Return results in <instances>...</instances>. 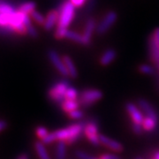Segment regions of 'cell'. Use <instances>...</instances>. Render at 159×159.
<instances>
[{
  "label": "cell",
  "instance_id": "25",
  "mask_svg": "<svg viewBox=\"0 0 159 159\" xmlns=\"http://www.w3.org/2000/svg\"><path fill=\"white\" fill-rule=\"evenodd\" d=\"M34 134H35L36 137L39 139L40 141H43V140H44L46 138V136L50 134V132L47 130V128H45L44 126H43V125H38V126H36V128H35V130H34Z\"/></svg>",
  "mask_w": 159,
  "mask_h": 159
},
{
  "label": "cell",
  "instance_id": "15",
  "mask_svg": "<svg viewBox=\"0 0 159 159\" xmlns=\"http://www.w3.org/2000/svg\"><path fill=\"white\" fill-rule=\"evenodd\" d=\"M62 58L64 64L66 66V68L67 70L69 77H71L73 79H76L78 77V70L76 68V66L74 65L73 59L68 55H64Z\"/></svg>",
  "mask_w": 159,
  "mask_h": 159
},
{
  "label": "cell",
  "instance_id": "16",
  "mask_svg": "<svg viewBox=\"0 0 159 159\" xmlns=\"http://www.w3.org/2000/svg\"><path fill=\"white\" fill-rule=\"evenodd\" d=\"M65 39H68L72 42H74L76 43H79V44H81V45L87 46V43H86V41L83 37L82 34L80 33H78L76 31H74V30H70V29H67L66 31V34H65Z\"/></svg>",
  "mask_w": 159,
  "mask_h": 159
},
{
  "label": "cell",
  "instance_id": "11",
  "mask_svg": "<svg viewBox=\"0 0 159 159\" xmlns=\"http://www.w3.org/2000/svg\"><path fill=\"white\" fill-rule=\"evenodd\" d=\"M125 110H126L127 113L130 115L133 122L142 125V122H143V119H144V117L142 115V111L138 108L134 103H133V102H127L125 104Z\"/></svg>",
  "mask_w": 159,
  "mask_h": 159
},
{
  "label": "cell",
  "instance_id": "12",
  "mask_svg": "<svg viewBox=\"0 0 159 159\" xmlns=\"http://www.w3.org/2000/svg\"><path fill=\"white\" fill-rule=\"evenodd\" d=\"M100 142L101 144H102L103 146H105L106 148H110L113 151L116 152H122L124 150L123 148V145L119 142L118 141H115L111 138H109V137L105 136V135H102L100 134Z\"/></svg>",
  "mask_w": 159,
  "mask_h": 159
},
{
  "label": "cell",
  "instance_id": "5",
  "mask_svg": "<svg viewBox=\"0 0 159 159\" xmlns=\"http://www.w3.org/2000/svg\"><path fill=\"white\" fill-rule=\"evenodd\" d=\"M118 20V13L115 11H107L100 22L97 24V34L99 35L106 34Z\"/></svg>",
  "mask_w": 159,
  "mask_h": 159
},
{
  "label": "cell",
  "instance_id": "22",
  "mask_svg": "<svg viewBox=\"0 0 159 159\" xmlns=\"http://www.w3.org/2000/svg\"><path fill=\"white\" fill-rule=\"evenodd\" d=\"M157 121L150 117H148V116L146 118H144L142 124L143 130L148 131V132L154 130L157 127Z\"/></svg>",
  "mask_w": 159,
  "mask_h": 159
},
{
  "label": "cell",
  "instance_id": "30",
  "mask_svg": "<svg viewBox=\"0 0 159 159\" xmlns=\"http://www.w3.org/2000/svg\"><path fill=\"white\" fill-rule=\"evenodd\" d=\"M132 129H133V132L137 134V135H140L142 134V132H143V127L141 124H137V123H134L133 122L132 124Z\"/></svg>",
  "mask_w": 159,
  "mask_h": 159
},
{
  "label": "cell",
  "instance_id": "20",
  "mask_svg": "<svg viewBox=\"0 0 159 159\" xmlns=\"http://www.w3.org/2000/svg\"><path fill=\"white\" fill-rule=\"evenodd\" d=\"M18 10L20 11H21L24 14L30 15V13L32 11L36 10V4L34 3V1H27V2H24V3L20 4L19 6Z\"/></svg>",
  "mask_w": 159,
  "mask_h": 159
},
{
  "label": "cell",
  "instance_id": "7",
  "mask_svg": "<svg viewBox=\"0 0 159 159\" xmlns=\"http://www.w3.org/2000/svg\"><path fill=\"white\" fill-rule=\"evenodd\" d=\"M47 57L49 58L50 62L51 63V65L55 67V69L62 75L63 77H66V78L69 77V74L67 73V70L66 68V66L64 64L62 57H60V55L57 51L55 50H50L47 52Z\"/></svg>",
  "mask_w": 159,
  "mask_h": 159
},
{
  "label": "cell",
  "instance_id": "4",
  "mask_svg": "<svg viewBox=\"0 0 159 159\" xmlns=\"http://www.w3.org/2000/svg\"><path fill=\"white\" fill-rule=\"evenodd\" d=\"M148 49L150 60L159 66V28H156L149 35Z\"/></svg>",
  "mask_w": 159,
  "mask_h": 159
},
{
  "label": "cell",
  "instance_id": "32",
  "mask_svg": "<svg viewBox=\"0 0 159 159\" xmlns=\"http://www.w3.org/2000/svg\"><path fill=\"white\" fill-rule=\"evenodd\" d=\"M8 127V123L5 119H0V133L4 132L6 130V128Z\"/></svg>",
  "mask_w": 159,
  "mask_h": 159
},
{
  "label": "cell",
  "instance_id": "17",
  "mask_svg": "<svg viewBox=\"0 0 159 159\" xmlns=\"http://www.w3.org/2000/svg\"><path fill=\"white\" fill-rule=\"evenodd\" d=\"M34 148L37 156L39 157V159H51L45 148V144H43L41 141L34 142Z\"/></svg>",
  "mask_w": 159,
  "mask_h": 159
},
{
  "label": "cell",
  "instance_id": "26",
  "mask_svg": "<svg viewBox=\"0 0 159 159\" xmlns=\"http://www.w3.org/2000/svg\"><path fill=\"white\" fill-rule=\"evenodd\" d=\"M15 7L8 2L0 0V13H6L15 11Z\"/></svg>",
  "mask_w": 159,
  "mask_h": 159
},
{
  "label": "cell",
  "instance_id": "28",
  "mask_svg": "<svg viewBox=\"0 0 159 159\" xmlns=\"http://www.w3.org/2000/svg\"><path fill=\"white\" fill-rule=\"evenodd\" d=\"M67 114H68L69 118L72 119H81L84 116L83 112L80 110H75V111H71Z\"/></svg>",
  "mask_w": 159,
  "mask_h": 159
},
{
  "label": "cell",
  "instance_id": "31",
  "mask_svg": "<svg viewBox=\"0 0 159 159\" xmlns=\"http://www.w3.org/2000/svg\"><path fill=\"white\" fill-rule=\"evenodd\" d=\"M100 159H121V157L115 154H102L100 156Z\"/></svg>",
  "mask_w": 159,
  "mask_h": 159
},
{
  "label": "cell",
  "instance_id": "8",
  "mask_svg": "<svg viewBox=\"0 0 159 159\" xmlns=\"http://www.w3.org/2000/svg\"><path fill=\"white\" fill-rule=\"evenodd\" d=\"M84 134L89 139V141L93 145H99L100 142V134L98 133V125L95 121H91L89 123L86 124L84 127Z\"/></svg>",
  "mask_w": 159,
  "mask_h": 159
},
{
  "label": "cell",
  "instance_id": "6",
  "mask_svg": "<svg viewBox=\"0 0 159 159\" xmlns=\"http://www.w3.org/2000/svg\"><path fill=\"white\" fill-rule=\"evenodd\" d=\"M69 87V83L66 80L58 81L49 89L48 97L53 102H62L65 100V94Z\"/></svg>",
  "mask_w": 159,
  "mask_h": 159
},
{
  "label": "cell",
  "instance_id": "1",
  "mask_svg": "<svg viewBox=\"0 0 159 159\" xmlns=\"http://www.w3.org/2000/svg\"><path fill=\"white\" fill-rule=\"evenodd\" d=\"M85 122H79L70 125L66 128L58 129L50 133L44 140L41 141L43 144H51L54 142H65L67 145H72L76 142L84 132Z\"/></svg>",
  "mask_w": 159,
  "mask_h": 159
},
{
  "label": "cell",
  "instance_id": "10",
  "mask_svg": "<svg viewBox=\"0 0 159 159\" xmlns=\"http://www.w3.org/2000/svg\"><path fill=\"white\" fill-rule=\"evenodd\" d=\"M58 17H59V12L57 9H52L48 11L45 16V22L43 26V29L46 31H51L55 27H57Z\"/></svg>",
  "mask_w": 159,
  "mask_h": 159
},
{
  "label": "cell",
  "instance_id": "34",
  "mask_svg": "<svg viewBox=\"0 0 159 159\" xmlns=\"http://www.w3.org/2000/svg\"><path fill=\"white\" fill-rule=\"evenodd\" d=\"M154 158L155 159H159V151H156L154 154Z\"/></svg>",
  "mask_w": 159,
  "mask_h": 159
},
{
  "label": "cell",
  "instance_id": "18",
  "mask_svg": "<svg viewBox=\"0 0 159 159\" xmlns=\"http://www.w3.org/2000/svg\"><path fill=\"white\" fill-rule=\"evenodd\" d=\"M24 24L26 26L27 29V34H29L30 37L32 38H37L38 37V31L35 29L34 24L32 23V20L29 15H26L25 16V20H24Z\"/></svg>",
  "mask_w": 159,
  "mask_h": 159
},
{
  "label": "cell",
  "instance_id": "29",
  "mask_svg": "<svg viewBox=\"0 0 159 159\" xmlns=\"http://www.w3.org/2000/svg\"><path fill=\"white\" fill-rule=\"evenodd\" d=\"M75 156L78 159H96L92 156H89V154L85 153L84 151H81V150H76Z\"/></svg>",
  "mask_w": 159,
  "mask_h": 159
},
{
  "label": "cell",
  "instance_id": "24",
  "mask_svg": "<svg viewBox=\"0 0 159 159\" xmlns=\"http://www.w3.org/2000/svg\"><path fill=\"white\" fill-rule=\"evenodd\" d=\"M78 97H79L78 90L75 88L69 87L65 94V100H78Z\"/></svg>",
  "mask_w": 159,
  "mask_h": 159
},
{
  "label": "cell",
  "instance_id": "33",
  "mask_svg": "<svg viewBox=\"0 0 159 159\" xmlns=\"http://www.w3.org/2000/svg\"><path fill=\"white\" fill-rule=\"evenodd\" d=\"M17 159H29V157L27 154H21L18 157Z\"/></svg>",
  "mask_w": 159,
  "mask_h": 159
},
{
  "label": "cell",
  "instance_id": "14",
  "mask_svg": "<svg viewBox=\"0 0 159 159\" xmlns=\"http://www.w3.org/2000/svg\"><path fill=\"white\" fill-rule=\"evenodd\" d=\"M117 57V51L113 48H109L102 52L99 58V63L102 66H110Z\"/></svg>",
  "mask_w": 159,
  "mask_h": 159
},
{
  "label": "cell",
  "instance_id": "23",
  "mask_svg": "<svg viewBox=\"0 0 159 159\" xmlns=\"http://www.w3.org/2000/svg\"><path fill=\"white\" fill-rule=\"evenodd\" d=\"M30 18H31V20L34 21L35 24H37V25H40V26H43V24L45 22V16L42 13V12H40L39 11H37V10H34V11H32L31 13H30Z\"/></svg>",
  "mask_w": 159,
  "mask_h": 159
},
{
  "label": "cell",
  "instance_id": "27",
  "mask_svg": "<svg viewBox=\"0 0 159 159\" xmlns=\"http://www.w3.org/2000/svg\"><path fill=\"white\" fill-rule=\"evenodd\" d=\"M139 72L143 74H147V75H151L155 73V69L152 66L148 65V64H142L139 66Z\"/></svg>",
  "mask_w": 159,
  "mask_h": 159
},
{
  "label": "cell",
  "instance_id": "3",
  "mask_svg": "<svg viewBox=\"0 0 159 159\" xmlns=\"http://www.w3.org/2000/svg\"><path fill=\"white\" fill-rule=\"evenodd\" d=\"M102 97H103V94L102 91L99 89H86L82 91L80 95H79L78 102L81 107L88 108V107H90L91 105L94 104L96 102L101 100Z\"/></svg>",
  "mask_w": 159,
  "mask_h": 159
},
{
  "label": "cell",
  "instance_id": "21",
  "mask_svg": "<svg viewBox=\"0 0 159 159\" xmlns=\"http://www.w3.org/2000/svg\"><path fill=\"white\" fill-rule=\"evenodd\" d=\"M66 143L65 142H57L56 148V159H66Z\"/></svg>",
  "mask_w": 159,
  "mask_h": 159
},
{
  "label": "cell",
  "instance_id": "19",
  "mask_svg": "<svg viewBox=\"0 0 159 159\" xmlns=\"http://www.w3.org/2000/svg\"><path fill=\"white\" fill-rule=\"evenodd\" d=\"M80 106V105L78 100H64L61 102V108L66 113H69L75 110H78Z\"/></svg>",
  "mask_w": 159,
  "mask_h": 159
},
{
  "label": "cell",
  "instance_id": "9",
  "mask_svg": "<svg viewBox=\"0 0 159 159\" xmlns=\"http://www.w3.org/2000/svg\"><path fill=\"white\" fill-rule=\"evenodd\" d=\"M97 23L94 18H89L85 24V27L82 32V35L86 41L87 46L89 45L91 43L92 37L95 33H97Z\"/></svg>",
  "mask_w": 159,
  "mask_h": 159
},
{
  "label": "cell",
  "instance_id": "36",
  "mask_svg": "<svg viewBox=\"0 0 159 159\" xmlns=\"http://www.w3.org/2000/svg\"><path fill=\"white\" fill-rule=\"evenodd\" d=\"M99 159H100V158H99Z\"/></svg>",
  "mask_w": 159,
  "mask_h": 159
},
{
  "label": "cell",
  "instance_id": "2",
  "mask_svg": "<svg viewBox=\"0 0 159 159\" xmlns=\"http://www.w3.org/2000/svg\"><path fill=\"white\" fill-rule=\"evenodd\" d=\"M75 6L70 1H65L58 7V22L56 29H68L75 16Z\"/></svg>",
  "mask_w": 159,
  "mask_h": 159
},
{
  "label": "cell",
  "instance_id": "13",
  "mask_svg": "<svg viewBox=\"0 0 159 159\" xmlns=\"http://www.w3.org/2000/svg\"><path fill=\"white\" fill-rule=\"evenodd\" d=\"M137 105H138V107L141 109L144 113L147 114L148 117H150V118H152L155 120L158 121V115L157 113V111H155V109L152 107V105L147 100L142 99V98L139 99L137 101Z\"/></svg>",
  "mask_w": 159,
  "mask_h": 159
},
{
  "label": "cell",
  "instance_id": "35",
  "mask_svg": "<svg viewBox=\"0 0 159 159\" xmlns=\"http://www.w3.org/2000/svg\"><path fill=\"white\" fill-rule=\"evenodd\" d=\"M135 159H142V158H141V157H136Z\"/></svg>",
  "mask_w": 159,
  "mask_h": 159
}]
</instances>
